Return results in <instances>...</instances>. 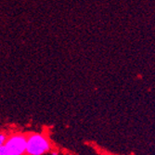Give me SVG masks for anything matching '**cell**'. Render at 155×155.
I'll list each match as a JSON object with an SVG mask.
<instances>
[{
    "mask_svg": "<svg viewBox=\"0 0 155 155\" xmlns=\"http://www.w3.org/2000/svg\"><path fill=\"white\" fill-rule=\"evenodd\" d=\"M51 144L48 137L42 133H32L27 136L26 150L27 155H45L49 152Z\"/></svg>",
    "mask_w": 155,
    "mask_h": 155,
    "instance_id": "1",
    "label": "cell"
},
{
    "mask_svg": "<svg viewBox=\"0 0 155 155\" xmlns=\"http://www.w3.org/2000/svg\"><path fill=\"white\" fill-rule=\"evenodd\" d=\"M27 136L23 134H13L7 137L5 146L9 155H24L26 150Z\"/></svg>",
    "mask_w": 155,
    "mask_h": 155,
    "instance_id": "2",
    "label": "cell"
},
{
    "mask_svg": "<svg viewBox=\"0 0 155 155\" xmlns=\"http://www.w3.org/2000/svg\"><path fill=\"white\" fill-rule=\"evenodd\" d=\"M7 136L3 133H0V147H2L5 142H6V140H7Z\"/></svg>",
    "mask_w": 155,
    "mask_h": 155,
    "instance_id": "3",
    "label": "cell"
},
{
    "mask_svg": "<svg viewBox=\"0 0 155 155\" xmlns=\"http://www.w3.org/2000/svg\"><path fill=\"white\" fill-rule=\"evenodd\" d=\"M0 155H9V152L5 144L2 147H0Z\"/></svg>",
    "mask_w": 155,
    "mask_h": 155,
    "instance_id": "4",
    "label": "cell"
},
{
    "mask_svg": "<svg viewBox=\"0 0 155 155\" xmlns=\"http://www.w3.org/2000/svg\"><path fill=\"white\" fill-rule=\"evenodd\" d=\"M52 155H58V152H52Z\"/></svg>",
    "mask_w": 155,
    "mask_h": 155,
    "instance_id": "5",
    "label": "cell"
}]
</instances>
